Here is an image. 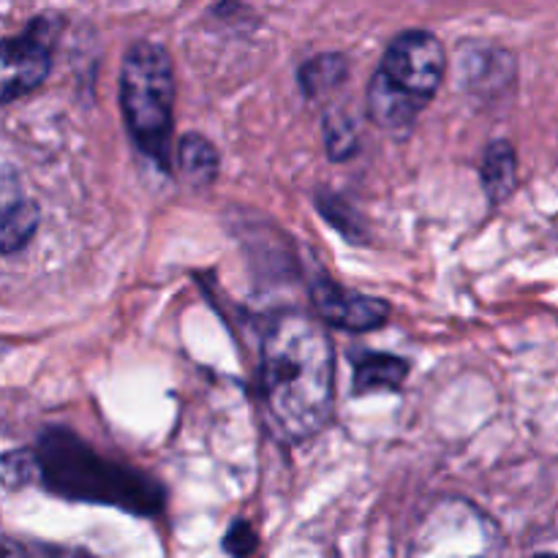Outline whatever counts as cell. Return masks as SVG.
Here are the masks:
<instances>
[{"instance_id":"1","label":"cell","mask_w":558,"mask_h":558,"mask_svg":"<svg viewBox=\"0 0 558 558\" xmlns=\"http://www.w3.org/2000/svg\"><path fill=\"white\" fill-rule=\"evenodd\" d=\"M262 396L289 441L325 428L336 403V349L319 322L300 311L272 319L262 341Z\"/></svg>"},{"instance_id":"2","label":"cell","mask_w":558,"mask_h":558,"mask_svg":"<svg viewBox=\"0 0 558 558\" xmlns=\"http://www.w3.org/2000/svg\"><path fill=\"white\" fill-rule=\"evenodd\" d=\"M38 469L49 490L76 501L112 505L136 515L161 510L163 490L145 474L98 458L69 430H47L38 441Z\"/></svg>"},{"instance_id":"3","label":"cell","mask_w":558,"mask_h":558,"mask_svg":"<svg viewBox=\"0 0 558 558\" xmlns=\"http://www.w3.org/2000/svg\"><path fill=\"white\" fill-rule=\"evenodd\" d=\"M445 44L430 31L398 33L368 85V114L387 134H409L441 87Z\"/></svg>"},{"instance_id":"4","label":"cell","mask_w":558,"mask_h":558,"mask_svg":"<svg viewBox=\"0 0 558 558\" xmlns=\"http://www.w3.org/2000/svg\"><path fill=\"white\" fill-rule=\"evenodd\" d=\"M120 107L131 140L161 172L172 169L174 69L167 49L156 41H134L120 69Z\"/></svg>"},{"instance_id":"5","label":"cell","mask_w":558,"mask_h":558,"mask_svg":"<svg viewBox=\"0 0 558 558\" xmlns=\"http://www.w3.org/2000/svg\"><path fill=\"white\" fill-rule=\"evenodd\" d=\"M501 534L483 510L466 499H441L414 534L412 558H496Z\"/></svg>"},{"instance_id":"6","label":"cell","mask_w":558,"mask_h":558,"mask_svg":"<svg viewBox=\"0 0 558 558\" xmlns=\"http://www.w3.org/2000/svg\"><path fill=\"white\" fill-rule=\"evenodd\" d=\"M60 16L41 14L27 22L20 36L3 41V104L27 96L44 85L52 69V49L60 33Z\"/></svg>"},{"instance_id":"7","label":"cell","mask_w":558,"mask_h":558,"mask_svg":"<svg viewBox=\"0 0 558 558\" xmlns=\"http://www.w3.org/2000/svg\"><path fill=\"white\" fill-rule=\"evenodd\" d=\"M311 303L327 325L349 332L376 330L390 316V305L385 300L368 298V294H360L354 289H343L332 278H316L311 283Z\"/></svg>"},{"instance_id":"8","label":"cell","mask_w":558,"mask_h":558,"mask_svg":"<svg viewBox=\"0 0 558 558\" xmlns=\"http://www.w3.org/2000/svg\"><path fill=\"white\" fill-rule=\"evenodd\" d=\"M3 221H0V251H3L5 256L16 254V251L25 248L27 243H31L33 232L38 229V218H41V213H38V205L33 199H27V196L14 194L11 191V169L5 167L3 172Z\"/></svg>"},{"instance_id":"9","label":"cell","mask_w":558,"mask_h":558,"mask_svg":"<svg viewBox=\"0 0 558 558\" xmlns=\"http://www.w3.org/2000/svg\"><path fill=\"white\" fill-rule=\"evenodd\" d=\"M463 74H466L469 90L488 96V93H499L501 87L512 85L515 60L507 49L474 47L463 54Z\"/></svg>"},{"instance_id":"10","label":"cell","mask_w":558,"mask_h":558,"mask_svg":"<svg viewBox=\"0 0 558 558\" xmlns=\"http://www.w3.org/2000/svg\"><path fill=\"white\" fill-rule=\"evenodd\" d=\"M480 180H483L485 194L494 205H499L512 194L518 183V161L510 142L499 140L485 147L483 163H480Z\"/></svg>"},{"instance_id":"11","label":"cell","mask_w":558,"mask_h":558,"mask_svg":"<svg viewBox=\"0 0 558 558\" xmlns=\"http://www.w3.org/2000/svg\"><path fill=\"white\" fill-rule=\"evenodd\" d=\"M178 169L191 189H210L218 178V150L202 134H185L178 142Z\"/></svg>"},{"instance_id":"12","label":"cell","mask_w":558,"mask_h":558,"mask_svg":"<svg viewBox=\"0 0 558 558\" xmlns=\"http://www.w3.org/2000/svg\"><path fill=\"white\" fill-rule=\"evenodd\" d=\"M409 363L396 354H365L354 365V390L357 396L376 390H398L407 381Z\"/></svg>"},{"instance_id":"13","label":"cell","mask_w":558,"mask_h":558,"mask_svg":"<svg viewBox=\"0 0 558 558\" xmlns=\"http://www.w3.org/2000/svg\"><path fill=\"white\" fill-rule=\"evenodd\" d=\"M349 60L338 52L316 54L300 65V87L308 98H322L347 82Z\"/></svg>"},{"instance_id":"14","label":"cell","mask_w":558,"mask_h":558,"mask_svg":"<svg viewBox=\"0 0 558 558\" xmlns=\"http://www.w3.org/2000/svg\"><path fill=\"white\" fill-rule=\"evenodd\" d=\"M360 145V134H357V125L349 114L343 112H330L325 118V147H327V156L332 161H347L349 156L357 153Z\"/></svg>"},{"instance_id":"15","label":"cell","mask_w":558,"mask_h":558,"mask_svg":"<svg viewBox=\"0 0 558 558\" xmlns=\"http://www.w3.org/2000/svg\"><path fill=\"white\" fill-rule=\"evenodd\" d=\"M256 543H259V537H256L254 526L245 521H234L227 537H223V548L234 558H248L256 550Z\"/></svg>"},{"instance_id":"16","label":"cell","mask_w":558,"mask_h":558,"mask_svg":"<svg viewBox=\"0 0 558 558\" xmlns=\"http://www.w3.org/2000/svg\"><path fill=\"white\" fill-rule=\"evenodd\" d=\"M3 558H20L14 554V548H11V545H5V554H3Z\"/></svg>"},{"instance_id":"17","label":"cell","mask_w":558,"mask_h":558,"mask_svg":"<svg viewBox=\"0 0 558 558\" xmlns=\"http://www.w3.org/2000/svg\"><path fill=\"white\" fill-rule=\"evenodd\" d=\"M537 558H558V556H554V554H545V556H537Z\"/></svg>"}]
</instances>
